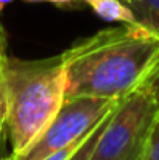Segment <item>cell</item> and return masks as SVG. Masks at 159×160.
Returning a JSON list of instances; mask_svg holds the SVG:
<instances>
[{
  "label": "cell",
  "mask_w": 159,
  "mask_h": 160,
  "mask_svg": "<svg viewBox=\"0 0 159 160\" xmlns=\"http://www.w3.org/2000/svg\"><path fill=\"white\" fill-rule=\"evenodd\" d=\"M6 137H8L6 128L5 126H0V160H3V157H2V149H3V143H5V138Z\"/></svg>",
  "instance_id": "5bb4252c"
},
{
  "label": "cell",
  "mask_w": 159,
  "mask_h": 160,
  "mask_svg": "<svg viewBox=\"0 0 159 160\" xmlns=\"http://www.w3.org/2000/svg\"><path fill=\"white\" fill-rule=\"evenodd\" d=\"M45 2H50L53 5L59 6V8H69V6H72V5H75L78 2H83V0H45Z\"/></svg>",
  "instance_id": "4fadbf2b"
},
{
  "label": "cell",
  "mask_w": 159,
  "mask_h": 160,
  "mask_svg": "<svg viewBox=\"0 0 159 160\" xmlns=\"http://www.w3.org/2000/svg\"><path fill=\"white\" fill-rule=\"evenodd\" d=\"M6 132L11 156L25 152L45 131L66 100L67 76L62 54L42 59L8 56Z\"/></svg>",
  "instance_id": "7a4b0ae2"
},
{
  "label": "cell",
  "mask_w": 159,
  "mask_h": 160,
  "mask_svg": "<svg viewBox=\"0 0 159 160\" xmlns=\"http://www.w3.org/2000/svg\"><path fill=\"white\" fill-rule=\"evenodd\" d=\"M122 101V100H120ZM120 101L97 97L66 98L59 112L34 143L13 160H42L55 151L83 138Z\"/></svg>",
  "instance_id": "277c9868"
},
{
  "label": "cell",
  "mask_w": 159,
  "mask_h": 160,
  "mask_svg": "<svg viewBox=\"0 0 159 160\" xmlns=\"http://www.w3.org/2000/svg\"><path fill=\"white\" fill-rule=\"evenodd\" d=\"M144 87L150 92V95L153 97L156 106L159 107V65L155 68V72L150 75V78L145 81Z\"/></svg>",
  "instance_id": "8fae6325"
},
{
  "label": "cell",
  "mask_w": 159,
  "mask_h": 160,
  "mask_svg": "<svg viewBox=\"0 0 159 160\" xmlns=\"http://www.w3.org/2000/svg\"><path fill=\"white\" fill-rule=\"evenodd\" d=\"M83 3L89 5L91 9L106 22H119L134 25L139 23L131 6L123 0H83Z\"/></svg>",
  "instance_id": "5b68a950"
},
{
  "label": "cell",
  "mask_w": 159,
  "mask_h": 160,
  "mask_svg": "<svg viewBox=\"0 0 159 160\" xmlns=\"http://www.w3.org/2000/svg\"><path fill=\"white\" fill-rule=\"evenodd\" d=\"M123 2H125L126 5H130V6H131V5H133V3H136L137 0H123Z\"/></svg>",
  "instance_id": "2e32d148"
},
{
  "label": "cell",
  "mask_w": 159,
  "mask_h": 160,
  "mask_svg": "<svg viewBox=\"0 0 159 160\" xmlns=\"http://www.w3.org/2000/svg\"><path fill=\"white\" fill-rule=\"evenodd\" d=\"M6 54L0 56V126L6 128L8 117V87H6V73H5Z\"/></svg>",
  "instance_id": "ba28073f"
},
{
  "label": "cell",
  "mask_w": 159,
  "mask_h": 160,
  "mask_svg": "<svg viewBox=\"0 0 159 160\" xmlns=\"http://www.w3.org/2000/svg\"><path fill=\"white\" fill-rule=\"evenodd\" d=\"M131 9L139 23L159 36V0H137L131 5Z\"/></svg>",
  "instance_id": "8992f818"
},
{
  "label": "cell",
  "mask_w": 159,
  "mask_h": 160,
  "mask_svg": "<svg viewBox=\"0 0 159 160\" xmlns=\"http://www.w3.org/2000/svg\"><path fill=\"white\" fill-rule=\"evenodd\" d=\"M94 129V128H92ZM91 129V131H92ZM89 134V132H87ZM87 134L83 137V138H80V140H77V142H73V143H70V145H67L66 148H61V149H58V151H55L53 154H50L49 157H45V159H42V160H67L80 146H81V143L84 142V138L87 137Z\"/></svg>",
  "instance_id": "30bf717a"
},
{
  "label": "cell",
  "mask_w": 159,
  "mask_h": 160,
  "mask_svg": "<svg viewBox=\"0 0 159 160\" xmlns=\"http://www.w3.org/2000/svg\"><path fill=\"white\" fill-rule=\"evenodd\" d=\"M144 160H159V115L153 124V128H151Z\"/></svg>",
  "instance_id": "9c48e42d"
},
{
  "label": "cell",
  "mask_w": 159,
  "mask_h": 160,
  "mask_svg": "<svg viewBox=\"0 0 159 160\" xmlns=\"http://www.w3.org/2000/svg\"><path fill=\"white\" fill-rule=\"evenodd\" d=\"M25 2H30V3H36V2H45V0H25Z\"/></svg>",
  "instance_id": "e0dca14e"
},
{
  "label": "cell",
  "mask_w": 159,
  "mask_h": 160,
  "mask_svg": "<svg viewBox=\"0 0 159 160\" xmlns=\"http://www.w3.org/2000/svg\"><path fill=\"white\" fill-rule=\"evenodd\" d=\"M11 2H14V0H0V12L3 11V8L6 6V5H9Z\"/></svg>",
  "instance_id": "9a60e30c"
},
{
  "label": "cell",
  "mask_w": 159,
  "mask_h": 160,
  "mask_svg": "<svg viewBox=\"0 0 159 160\" xmlns=\"http://www.w3.org/2000/svg\"><path fill=\"white\" fill-rule=\"evenodd\" d=\"M3 160H13V159H11V156H9V157H5Z\"/></svg>",
  "instance_id": "ac0fdd59"
},
{
  "label": "cell",
  "mask_w": 159,
  "mask_h": 160,
  "mask_svg": "<svg viewBox=\"0 0 159 160\" xmlns=\"http://www.w3.org/2000/svg\"><path fill=\"white\" fill-rule=\"evenodd\" d=\"M66 98L123 100L144 87L159 65V36L142 23L100 30L62 52Z\"/></svg>",
  "instance_id": "6da1fadb"
},
{
  "label": "cell",
  "mask_w": 159,
  "mask_h": 160,
  "mask_svg": "<svg viewBox=\"0 0 159 160\" xmlns=\"http://www.w3.org/2000/svg\"><path fill=\"white\" fill-rule=\"evenodd\" d=\"M158 115L159 107L145 87L123 98L112 112L89 160H144Z\"/></svg>",
  "instance_id": "3957f363"
},
{
  "label": "cell",
  "mask_w": 159,
  "mask_h": 160,
  "mask_svg": "<svg viewBox=\"0 0 159 160\" xmlns=\"http://www.w3.org/2000/svg\"><path fill=\"white\" fill-rule=\"evenodd\" d=\"M6 47H8V33L0 22V56L6 54Z\"/></svg>",
  "instance_id": "7c38bea8"
},
{
  "label": "cell",
  "mask_w": 159,
  "mask_h": 160,
  "mask_svg": "<svg viewBox=\"0 0 159 160\" xmlns=\"http://www.w3.org/2000/svg\"><path fill=\"white\" fill-rule=\"evenodd\" d=\"M117 106H119V104H117ZM115 107L106 115L105 118H103L97 126H94V129L87 134V137L84 138V142L81 143V146H80V148H78V149H77V151H75V152H73L67 160H89L91 159V156H92V152H94V149H95V146H97V142H98L102 132L105 131L106 124H108V121H109L112 112L115 110Z\"/></svg>",
  "instance_id": "52a82bcc"
}]
</instances>
